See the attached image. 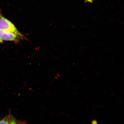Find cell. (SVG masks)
<instances>
[{"label":"cell","mask_w":124,"mask_h":124,"mask_svg":"<svg viewBox=\"0 0 124 124\" xmlns=\"http://www.w3.org/2000/svg\"><path fill=\"white\" fill-rule=\"evenodd\" d=\"M0 30L23 36L13 23L1 14L0 11Z\"/></svg>","instance_id":"6da1fadb"},{"label":"cell","mask_w":124,"mask_h":124,"mask_svg":"<svg viewBox=\"0 0 124 124\" xmlns=\"http://www.w3.org/2000/svg\"><path fill=\"white\" fill-rule=\"evenodd\" d=\"M10 124H26V123L25 121L17 120L12 116Z\"/></svg>","instance_id":"277c9868"},{"label":"cell","mask_w":124,"mask_h":124,"mask_svg":"<svg viewBox=\"0 0 124 124\" xmlns=\"http://www.w3.org/2000/svg\"><path fill=\"white\" fill-rule=\"evenodd\" d=\"M12 116L11 114L6 116L0 120V124H10Z\"/></svg>","instance_id":"3957f363"},{"label":"cell","mask_w":124,"mask_h":124,"mask_svg":"<svg viewBox=\"0 0 124 124\" xmlns=\"http://www.w3.org/2000/svg\"><path fill=\"white\" fill-rule=\"evenodd\" d=\"M23 36L18 35L12 32L0 30V41H3L18 42L23 39Z\"/></svg>","instance_id":"7a4b0ae2"}]
</instances>
